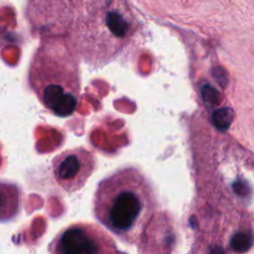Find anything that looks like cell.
<instances>
[{"instance_id": "obj_6", "label": "cell", "mask_w": 254, "mask_h": 254, "mask_svg": "<svg viewBox=\"0 0 254 254\" xmlns=\"http://www.w3.org/2000/svg\"><path fill=\"white\" fill-rule=\"evenodd\" d=\"M21 188L14 183L0 181V222L13 220L20 212Z\"/></svg>"}, {"instance_id": "obj_2", "label": "cell", "mask_w": 254, "mask_h": 254, "mask_svg": "<svg viewBox=\"0 0 254 254\" xmlns=\"http://www.w3.org/2000/svg\"><path fill=\"white\" fill-rule=\"evenodd\" d=\"M159 206L151 182L135 167L101 180L93 196L94 217L121 241L135 244Z\"/></svg>"}, {"instance_id": "obj_1", "label": "cell", "mask_w": 254, "mask_h": 254, "mask_svg": "<svg viewBox=\"0 0 254 254\" xmlns=\"http://www.w3.org/2000/svg\"><path fill=\"white\" fill-rule=\"evenodd\" d=\"M69 2V37L74 49L90 64H104L120 56L139 32V22L127 0Z\"/></svg>"}, {"instance_id": "obj_4", "label": "cell", "mask_w": 254, "mask_h": 254, "mask_svg": "<svg viewBox=\"0 0 254 254\" xmlns=\"http://www.w3.org/2000/svg\"><path fill=\"white\" fill-rule=\"evenodd\" d=\"M50 254H127L112 237L93 223L76 222L62 229L48 246Z\"/></svg>"}, {"instance_id": "obj_3", "label": "cell", "mask_w": 254, "mask_h": 254, "mask_svg": "<svg viewBox=\"0 0 254 254\" xmlns=\"http://www.w3.org/2000/svg\"><path fill=\"white\" fill-rule=\"evenodd\" d=\"M29 82L40 102L60 117L71 115L77 105L80 79L78 64L67 44L61 38H51L35 52Z\"/></svg>"}, {"instance_id": "obj_5", "label": "cell", "mask_w": 254, "mask_h": 254, "mask_svg": "<svg viewBox=\"0 0 254 254\" xmlns=\"http://www.w3.org/2000/svg\"><path fill=\"white\" fill-rule=\"evenodd\" d=\"M95 167L94 155L82 147L65 150L52 161L54 179L67 192H74L82 189Z\"/></svg>"}]
</instances>
